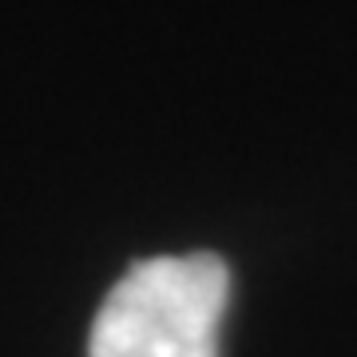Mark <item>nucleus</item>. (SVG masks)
<instances>
[{"instance_id": "obj_1", "label": "nucleus", "mask_w": 357, "mask_h": 357, "mask_svg": "<svg viewBox=\"0 0 357 357\" xmlns=\"http://www.w3.org/2000/svg\"><path fill=\"white\" fill-rule=\"evenodd\" d=\"M227 294L218 255L147 258L112 286L88 357H215Z\"/></svg>"}]
</instances>
